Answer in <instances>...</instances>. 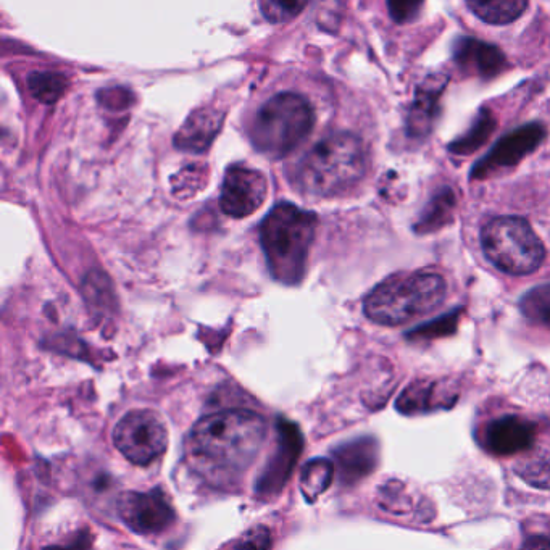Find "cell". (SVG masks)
Returning a JSON list of instances; mask_svg holds the SVG:
<instances>
[{"label": "cell", "instance_id": "1", "mask_svg": "<svg viewBox=\"0 0 550 550\" xmlns=\"http://www.w3.org/2000/svg\"><path fill=\"white\" fill-rule=\"evenodd\" d=\"M267 439V423L252 410H221L197 421L184 444V459L215 488L241 483Z\"/></svg>", "mask_w": 550, "mask_h": 550}, {"label": "cell", "instance_id": "2", "mask_svg": "<svg viewBox=\"0 0 550 550\" xmlns=\"http://www.w3.org/2000/svg\"><path fill=\"white\" fill-rule=\"evenodd\" d=\"M318 218L291 202L276 205L260 225L268 270L276 281L294 286L304 278Z\"/></svg>", "mask_w": 550, "mask_h": 550}, {"label": "cell", "instance_id": "3", "mask_svg": "<svg viewBox=\"0 0 550 550\" xmlns=\"http://www.w3.org/2000/svg\"><path fill=\"white\" fill-rule=\"evenodd\" d=\"M367 171V152L355 134L321 139L297 165L296 181L307 196L333 197L359 184Z\"/></svg>", "mask_w": 550, "mask_h": 550}, {"label": "cell", "instance_id": "4", "mask_svg": "<svg viewBox=\"0 0 550 550\" xmlns=\"http://www.w3.org/2000/svg\"><path fill=\"white\" fill-rule=\"evenodd\" d=\"M446 294V281L438 273H400L378 284L365 299L363 310L378 325L399 326L438 309Z\"/></svg>", "mask_w": 550, "mask_h": 550}, {"label": "cell", "instance_id": "5", "mask_svg": "<svg viewBox=\"0 0 550 550\" xmlns=\"http://www.w3.org/2000/svg\"><path fill=\"white\" fill-rule=\"evenodd\" d=\"M313 125L315 113L309 100L296 92H283L259 110L250 139L262 154L281 159L309 138Z\"/></svg>", "mask_w": 550, "mask_h": 550}, {"label": "cell", "instance_id": "6", "mask_svg": "<svg viewBox=\"0 0 550 550\" xmlns=\"http://www.w3.org/2000/svg\"><path fill=\"white\" fill-rule=\"evenodd\" d=\"M481 244L489 262L509 275H531L546 259V249L528 221L499 217L489 221L481 233Z\"/></svg>", "mask_w": 550, "mask_h": 550}, {"label": "cell", "instance_id": "7", "mask_svg": "<svg viewBox=\"0 0 550 550\" xmlns=\"http://www.w3.org/2000/svg\"><path fill=\"white\" fill-rule=\"evenodd\" d=\"M113 442L134 465H149L167 450V426L154 410H131L115 426Z\"/></svg>", "mask_w": 550, "mask_h": 550}, {"label": "cell", "instance_id": "8", "mask_svg": "<svg viewBox=\"0 0 550 550\" xmlns=\"http://www.w3.org/2000/svg\"><path fill=\"white\" fill-rule=\"evenodd\" d=\"M118 517L131 531L144 536L168 530L175 521V509L160 489L125 492L117 504Z\"/></svg>", "mask_w": 550, "mask_h": 550}, {"label": "cell", "instance_id": "9", "mask_svg": "<svg viewBox=\"0 0 550 550\" xmlns=\"http://www.w3.org/2000/svg\"><path fill=\"white\" fill-rule=\"evenodd\" d=\"M267 178L254 168L233 165L221 186L220 207L228 217L246 218L267 200Z\"/></svg>", "mask_w": 550, "mask_h": 550}, {"label": "cell", "instance_id": "10", "mask_svg": "<svg viewBox=\"0 0 550 550\" xmlns=\"http://www.w3.org/2000/svg\"><path fill=\"white\" fill-rule=\"evenodd\" d=\"M546 136V128L539 123L521 126L497 142L483 160L476 163L473 178L484 180L499 171L515 167L526 155L531 154Z\"/></svg>", "mask_w": 550, "mask_h": 550}, {"label": "cell", "instance_id": "11", "mask_svg": "<svg viewBox=\"0 0 550 550\" xmlns=\"http://www.w3.org/2000/svg\"><path fill=\"white\" fill-rule=\"evenodd\" d=\"M302 434L291 421L281 418L278 421V447L271 455L270 462L257 481V494L262 497H273L280 494L288 483L292 470L296 467L302 452Z\"/></svg>", "mask_w": 550, "mask_h": 550}, {"label": "cell", "instance_id": "12", "mask_svg": "<svg viewBox=\"0 0 550 550\" xmlns=\"http://www.w3.org/2000/svg\"><path fill=\"white\" fill-rule=\"evenodd\" d=\"M536 439V426L517 415L492 420L484 430V446L497 457H510L531 449Z\"/></svg>", "mask_w": 550, "mask_h": 550}, {"label": "cell", "instance_id": "13", "mask_svg": "<svg viewBox=\"0 0 550 550\" xmlns=\"http://www.w3.org/2000/svg\"><path fill=\"white\" fill-rule=\"evenodd\" d=\"M459 399V392L454 386L444 381L420 380L410 384L400 394L396 409L402 415H426L438 410L452 409Z\"/></svg>", "mask_w": 550, "mask_h": 550}, {"label": "cell", "instance_id": "14", "mask_svg": "<svg viewBox=\"0 0 550 550\" xmlns=\"http://www.w3.org/2000/svg\"><path fill=\"white\" fill-rule=\"evenodd\" d=\"M454 59L467 73L481 78H492L507 67V60L500 49L473 38L457 41Z\"/></svg>", "mask_w": 550, "mask_h": 550}, {"label": "cell", "instance_id": "15", "mask_svg": "<svg viewBox=\"0 0 550 550\" xmlns=\"http://www.w3.org/2000/svg\"><path fill=\"white\" fill-rule=\"evenodd\" d=\"M449 78L442 75L428 76L418 88L417 96L410 107L409 126L410 136L423 138L430 133L434 118L438 113L439 97L447 86Z\"/></svg>", "mask_w": 550, "mask_h": 550}, {"label": "cell", "instance_id": "16", "mask_svg": "<svg viewBox=\"0 0 550 550\" xmlns=\"http://www.w3.org/2000/svg\"><path fill=\"white\" fill-rule=\"evenodd\" d=\"M334 455L342 483L354 484L375 470L378 463V444L371 438L355 439L339 447Z\"/></svg>", "mask_w": 550, "mask_h": 550}, {"label": "cell", "instance_id": "17", "mask_svg": "<svg viewBox=\"0 0 550 550\" xmlns=\"http://www.w3.org/2000/svg\"><path fill=\"white\" fill-rule=\"evenodd\" d=\"M221 118L223 117L218 113L207 109L192 113L176 136V146L184 150L204 152L220 131Z\"/></svg>", "mask_w": 550, "mask_h": 550}, {"label": "cell", "instance_id": "18", "mask_svg": "<svg viewBox=\"0 0 550 550\" xmlns=\"http://www.w3.org/2000/svg\"><path fill=\"white\" fill-rule=\"evenodd\" d=\"M334 478V463L328 459H313L305 463L300 473V491L307 502H315L328 491Z\"/></svg>", "mask_w": 550, "mask_h": 550}, {"label": "cell", "instance_id": "19", "mask_svg": "<svg viewBox=\"0 0 550 550\" xmlns=\"http://www.w3.org/2000/svg\"><path fill=\"white\" fill-rule=\"evenodd\" d=\"M476 17L491 25H509L523 15L528 4L521 0H499V2H468Z\"/></svg>", "mask_w": 550, "mask_h": 550}, {"label": "cell", "instance_id": "20", "mask_svg": "<svg viewBox=\"0 0 550 550\" xmlns=\"http://www.w3.org/2000/svg\"><path fill=\"white\" fill-rule=\"evenodd\" d=\"M496 125L497 121L494 115L489 110H483L470 130L463 134L462 138L450 144V152L457 155H468L475 152L483 146L484 142L488 141Z\"/></svg>", "mask_w": 550, "mask_h": 550}, {"label": "cell", "instance_id": "21", "mask_svg": "<svg viewBox=\"0 0 550 550\" xmlns=\"http://www.w3.org/2000/svg\"><path fill=\"white\" fill-rule=\"evenodd\" d=\"M455 197L454 192L450 189H442L436 196L433 197L425 213L421 215L420 223H418V231L438 230L441 226L446 225V221L452 217L454 212Z\"/></svg>", "mask_w": 550, "mask_h": 550}, {"label": "cell", "instance_id": "22", "mask_svg": "<svg viewBox=\"0 0 550 550\" xmlns=\"http://www.w3.org/2000/svg\"><path fill=\"white\" fill-rule=\"evenodd\" d=\"M31 94L42 104H54L67 89V76L52 71L33 73L28 80Z\"/></svg>", "mask_w": 550, "mask_h": 550}, {"label": "cell", "instance_id": "23", "mask_svg": "<svg viewBox=\"0 0 550 550\" xmlns=\"http://www.w3.org/2000/svg\"><path fill=\"white\" fill-rule=\"evenodd\" d=\"M520 307L528 320L550 330V284H542L526 292Z\"/></svg>", "mask_w": 550, "mask_h": 550}, {"label": "cell", "instance_id": "24", "mask_svg": "<svg viewBox=\"0 0 550 550\" xmlns=\"http://www.w3.org/2000/svg\"><path fill=\"white\" fill-rule=\"evenodd\" d=\"M307 2H260L263 17L271 23H283L299 15Z\"/></svg>", "mask_w": 550, "mask_h": 550}, {"label": "cell", "instance_id": "25", "mask_svg": "<svg viewBox=\"0 0 550 550\" xmlns=\"http://www.w3.org/2000/svg\"><path fill=\"white\" fill-rule=\"evenodd\" d=\"M457 317L459 313L455 312L452 315L436 320L431 325L423 326L418 330L409 334L410 339H431L439 338V336H446V334L454 333L455 326H457Z\"/></svg>", "mask_w": 550, "mask_h": 550}, {"label": "cell", "instance_id": "26", "mask_svg": "<svg viewBox=\"0 0 550 550\" xmlns=\"http://www.w3.org/2000/svg\"><path fill=\"white\" fill-rule=\"evenodd\" d=\"M521 476L525 478L528 483L533 486H539V488H550V459H538L534 462L528 463L523 470H521Z\"/></svg>", "mask_w": 550, "mask_h": 550}, {"label": "cell", "instance_id": "27", "mask_svg": "<svg viewBox=\"0 0 550 550\" xmlns=\"http://www.w3.org/2000/svg\"><path fill=\"white\" fill-rule=\"evenodd\" d=\"M271 533L267 526H255L242 536L236 550H270Z\"/></svg>", "mask_w": 550, "mask_h": 550}, {"label": "cell", "instance_id": "28", "mask_svg": "<svg viewBox=\"0 0 550 550\" xmlns=\"http://www.w3.org/2000/svg\"><path fill=\"white\" fill-rule=\"evenodd\" d=\"M388 7L394 20L399 21V23H405V21H410L412 18L417 17L421 4H417V2H412V4L396 2V4H392V2H389Z\"/></svg>", "mask_w": 550, "mask_h": 550}, {"label": "cell", "instance_id": "29", "mask_svg": "<svg viewBox=\"0 0 550 550\" xmlns=\"http://www.w3.org/2000/svg\"><path fill=\"white\" fill-rule=\"evenodd\" d=\"M46 550H92L91 534L88 531L78 534L73 541L68 542L65 546L46 547Z\"/></svg>", "mask_w": 550, "mask_h": 550}, {"label": "cell", "instance_id": "30", "mask_svg": "<svg viewBox=\"0 0 550 550\" xmlns=\"http://www.w3.org/2000/svg\"><path fill=\"white\" fill-rule=\"evenodd\" d=\"M521 550H550V539L534 536L523 544Z\"/></svg>", "mask_w": 550, "mask_h": 550}]
</instances>
